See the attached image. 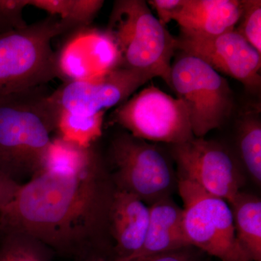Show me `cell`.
I'll return each mask as SVG.
<instances>
[{"instance_id":"3957f363","label":"cell","mask_w":261,"mask_h":261,"mask_svg":"<svg viewBox=\"0 0 261 261\" xmlns=\"http://www.w3.org/2000/svg\"><path fill=\"white\" fill-rule=\"evenodd\" d=\"M116 43L121 68L160 77L170 87L176 38L144 0H118L106 29Z\"/></svg>"},{"instance_id":"7c38bea8","label":"cell","mask_w":261,"mask_h":261,"mask_svg":"<svg viewBox=\"0 0 261 261\" xmlns=\"http://www.w3.org/2000/svg\"><path fill=\"white\" fill-rule=\"evenodd\" d=\"M121 67L116 43L107 31L89 27L69 32L56 53L57 78L64 82L89 80Z\"/></svg>"},{"instance_id":"8992f818","label":"cell","mask_w":261,"mask_h":261,"mask_svg":"<svg viewBox=\"0 0 261 261\" xmlns=\"http://www.w3.org/2000/svg\"><path fill=\"white\" fill-rule=\"evenodd\" d=\"M177 187L183 201L184 228L190 245L221 261H251L237 238L228 202L179 174Z\"/></svg>"},{"instance_id":"2e32d148","label":"cell","mask_w":261,"mask_h":261,"mask_svg":"<svg viewBox=\"0 0 261 261\" xmlns=\"http://www.w3.org/2000/svg\"><path fill=\"white\" fill-rule=\"evenodd\" d=\"M237 238L251 261H261V201L256 196L239 192L228 202Z\"/></svg>"},{"instance_id":"ac0fdd59","label":"cell","mask_w":261,"mask_h":261,"mask_svg":"<svg viewBox=\"0 0 261 261\" xmlns=\"http://www.w3.org/2000/svg\"><path fill=\"white\" fill-rule=\"evenodd\" d=\"M54 252L25 231L0 228V261H53Z\"/></svg>"},{"instance_id":"52a82bcc","label":"cell","mask_w":261,"mask_h":261,"mask_svg":"<svg viewBox=\"0 0 261 261\" xmlns=\"http://www.w3.org/2000/svg\"><path fill=\"white\" fill-rule=\"evenodd\" d=\"M114 186L145 203L170 197L177 176L166 154L154 144L128 132L115 137L109 150Z\"/></svg>"},{"instance_id":"603a6c76","label":"cell","mask_w":261,"mask_h":261,"mask_svg":"<svg viewBox=\"0 0 261 261\" xmlns=\"http://www.w3.org/2000/svg\"><path fill=\"white\" fill-rule=\"evenodd\" d=\"M29 0H0V34L28 27L23 16Z\"/></svg>"},{"instance_id":"6da1fadb","label":"cell","mask_w":261,"mask_h":261,"mask_svg":"<svg viewBox=\"0 0 261 261\" xmlns=\"http://www.w3.org/2000/svg\"><path fill=\"white\" fill-rule=\"evenodd\" d=\"M114 190L97 152L79 172L41 171L21 185L0 211V228L25 231L68 258L107 260L102 252L110 238L108 216Z\"/></svg>"},{"instance_id":"9c48e42d","label":"cell","mask_w":261,"mask_h":261,"mask_svg":"<svg viewBox=\"0 0 261 261\" xmlns=\"http://www.w3.org/2000/svg\"><path fill=\"white\" fill-rule=\"evenodd\" d=\"M178 174L191 180L203 191L230 202L245 184L240 163L222 145L194 137L173 145Z\"/></svg>"},{"instance_id":"e0dca14e","label":"cell","mask_w":261,"mask_h":261,"mask_svg":"<svg viewBox=\"0 0 261 261\" xmlns=\"http://www.w3.org/2000/svg\"><path fill=\"white\" fill-rule=\"evenodd\" d=\"M96 152L94 145L85 148L57 136L51 138L39 173L41 171L62 173L79 172L88 166Z\"/></svg>"},{"instance_id":"ffe728a7","label":"cell","mask_w":261,"mask_h":261,"mask_svg":"<svg viewBox=\"0 0 261 261\" xmlns=\"http://www.w3.org/2000/svg\"><path fill=\"white\" fill-rule=\"evenodd\" d=\"M104 3L102 0H29V5L79 27L90 25Z\"/></svg>"},{"instance_id":"5b68a950","label":"cell","mask_w":261,"mask_h":261,"mask_svg":"<svg viewBox=\"0 0 261 261\" xmlns=\"http://www.w3.org/2000/svg\"><path fill=\"white\" fill-rule=\"evenodd\" d=\"M170 87L186 106L197 138L219 128L232 111L233 93L227 80L195 56L182 53L173 62Z\"/></svg>"},{"instance_id":"44dd1931","label":"cell","mask_w":261,"mask_h":261,"mask_svg":"<svg viewBox=\"0 0 261 261\" xmlns=\"http://www.w3.org/2000/svg\"><path fill=\"white\" fill-rule=\"evenodd\" d=\"M238 147L245 171L257 185L261 184V123L256 116H247L239 128Z\"/></svg>"},{"instance_id":"7402d4cb","label":"cell","mask_w":261,"mask_h":261,"mask_svg":"<svg viewBox=\"0 0 261 261\" xmlns=\"http://www.w3.org/2000/svg\"><path fill=\"white\" fill-rule=\"evenodd\" d=\"M235 30L261 55L260 0H243V11Z\"/></svg>"},{"instance_id":"30bf717a","label":"cell","mask_w":261,"mask_h":261,"mask_svg":"<svg viewBox=\"0 0 261 261\" xmlns=\"http://www.w3.org/2000/svg\"><path fill=\"white\" fill-rule=\"evenodd\" d=\"M153 76L136 70L118 68L89 80L64 82L48 95L57 113L65 111L94 115L121 105Z\"/></svg>"},{"instance_id":"d4e9b609","label":"cell","mask_w":261,"mask_h":261,"mask_svg":"<svg viewBox=\"0 0 261 261\" xmlns=\"http://www.w3.org/2000/svg\"><path fill=\"white\" fill-rule=\"evenodd\" d=\"M147 3L156 12L160 21L166 25L174 20L183 0H149Z\"/></svg>"},{"instance_id":"484cf974","label":"cell","mask_w":261,"mask_h":261,"mask_svg":"<svg viewBox=\"0 0 261 261\" xmlns=\"http://www.w3.org/2000/svg\"><path fill=\"white\" fill-rule=\"evenodd\" d=\"M20 186L0 171V211L13 200Z\"/></svg>"},{"instance_id":"5bb4252c","label":"cell","mask_w":261,"mask_h":261,"mask_svg":"<svg viewBox=\"0 0 261 261\" xmlns=\"http://www.w3.org/2000/svg\"><path fill=\"white\" fill-rule=\"evenodd\" d=\"M243 11V0H183L174 20L180 34L210 37L233 30Z\"/></svg>"},{"instance_id":"7a4b0ae2","label":"cell","mask_w":261,"mask_h":261,"mask_svg":"<svg viewBox=\"0 0 261 261\" xmlns=\"http://www.w3.org/2000/svg\"><path fill=\"white\" fill-rule=\"evenodd\" d=\"M44 86L0 97V171L20 185L39 173L57 113Z\"/></svg>"},{"instance_id":"d6986e66","label":"cell","mask_w":261,"mask_h":261,"mask_svg":"<svg viewBox=\"0 0 261 261\" xmlns=\"http://www.w3.org/2000/svg\"><path fill=\"white\" fill-rule=\"evenodd\" d=\"M105 113L83 115L61 111L57 116L56 132L65 141L80 146L92 147L102 136Z\"/></svg>"},{"instance_id":"4fadbf2b","label":"cell","mask_w":261,"mask_h":261,"mask_svg":"<svg viewBox=\"0 0 261 261\" xmlns=\"http://www.w3.org/2000/svg\"><path fill=\"white\" fill-rule=\"evenodd\" d=\"M149 221V205L115 187L108 216L110 238L115 252L113 260L126 258L140 250L145 241Z\"/></svg>"},{"instance_id":"9a60e30c","label":"cell","mask_w":261,"mask_h":261,"mask_svg":"<svg viewBox=\"0 0 261 261\" xmlns=\"http://www.w3.org/2000/svg\"><path fill=\"white\" fill-rule=\"evenodd\" d=\"M149 207L148 228L143 245L126 258L192 247L184 228L182 208L171 197L161 199Z\"/></svg>"},{"instance_id":"ba28073f","label":"cell","mask_w":261,"mask_h":261,"mask_svg":"<svg viewBox=\"0 0 261 261\" xmlns=\"http://www.w3.org/2000/svg\"><path fill=\"white\" fill-rule=\"evenodd\" d=\"M113 119L130 135L147 142L176 145L195 137L184 102L153 85L120 105Z\"/></svg>"},{"instance_id":"8fae6325","label":"cell","mask_w":261,"mask_h":261,"mask_svg":"<svg viewBox=\"0 0 261 261\" xmlns=\"http://www.w3.org/2000/svg\"><path fill=\"white\" fill-rule=\"evenodd\" d=\"M176 49L202 60L220 74L238 80L250 92L260 88L261 55L235 29L210 37L180 34Z\"/></svg>"},{"instance_id":"277c9868","label":"cell","mask_w":261,"mask_h":261,"mask_svg":"<svg viewBox=\"0 0 261 261\" xmlns=\"http://www.w3.org/2000/svg\"><path fill=\"white\" fill-rule=\"evenodd\" d=\"M78 28L49 15L25 29L0 34V97L44 86L57 78L51 41Z\"/></svg>"},{"instance_id":"cb8c5ba5","label":"cell","mask_w":261,"mask_h":261,"mask_svg":"<svg viewBox=\"0 0 261 261\" xmlns=\"http://www.w3.org/2000/svg\"><path fill=\"white\" fill-rule=\"evenodd\" d=\"M195 248L193 247H188L172 251L160 252L130 258L118 259L112 261H198V252Z\"/></svg>"}]
</instances>
